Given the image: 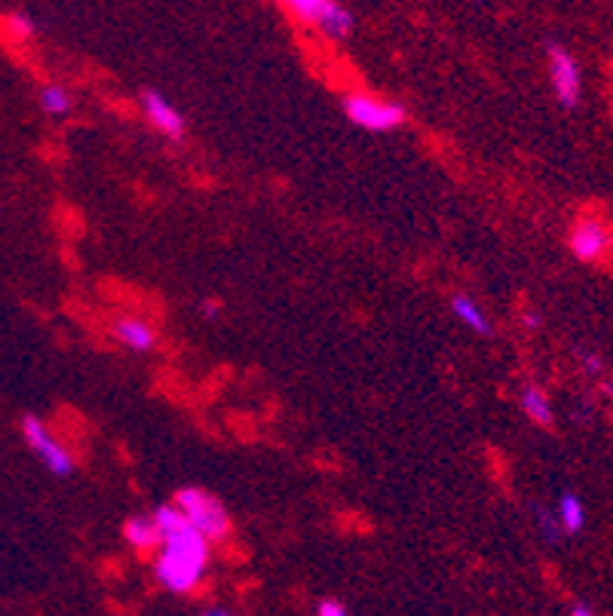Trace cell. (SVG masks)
I'll list each match as a JSON object with an SVG mask.
<instances>
[{"instance_id":"1","label":"cell","mask_w":613,"mask_h":616,"mask_svg":"<svg viewBox=\"0 0 613 616\" xmlns=\"http://www.w3.org/2000/svg\"><path fill=\"white\" fill-rule=\"evenodd\" d=\"M212 565V540H206L191 521L163 534L154 553V579L169 595H194L206 583Z\"/></svg>"},{"instance_id":"2","label":"cell","mask_w":613,"mask_h":616,"mask_svg":"<svg viewBox=\"0 0 613 616\" xmlns=\"http://www.w3.org/2000/svg\"><path fill=\"white\" fill-rule=\"evenodd\" d=\"M343 117L362 129V133H374V136H387L408 124V111L402 101L383 99V96H371V92H347L341 99Z\"/></svg>"},{"instance_id":"3","label":"cell","mask_w":613,"mask_h":616,"mask_svg":"<svg viewBox=\"0 0 613 616\" xmlns=\"http://www.w3.org/2000/svg\"><path fill=\"white\" fill-rule=\"evenodd\" d=\"M172 500L178 503L184 518H187V521H191V525H194L206 540H212V546H215V542H224L227 537H231V530H233L231 512H227L218 497H215V493H208L206 488H194V485H187V488H182V491L175 493Z\"/></svg>"},{"instance_id":"4","label":"cell","mask_w":613,"mask_h":616,"mask_svg":"<svg viewBox=\"0 0 613 616\" xmlns=\"http://www.w3.org/2000/svg\"><path fill=\"white\" fill-rule=\"evenodd\" d=\"M19 430H22L25 444L35 454L37 463L47 469V472H52L56 479H71L74 472H77V457H74L71 448L61 442L56 432L49 430L47 420L37 418V414H25Z\"/></svg>"},{"instance_id":"5","label":"cell","mask_w":613,"mask_h":616,"mask_svg":"<svg viewBox=\"0 0 613 616\" xmlns=\"http://www.w3.org/2000/svg\"><path fill=\"white\" fill-rule=\"evenodd\" d=\"M282 7L304 26L317 28L322 38L350 40L356 31V16L341 0H280Z\"/></svg>"},{"instance_id":"6","label":"cell","mask_w":613,"mask_h":616,"mask_svg":"<svg viewBox=\"0 0 613 616\" xmlns=\"http://www.w3.org/2000/svg\"><path fill=\"white\" fill-rule=\"evenodd\" d=\"M546 65H549V84L555 92V101L574 111L576 105L583 101V71L571 52L564 50L562 43H549L546 47Z\"/></svg>"},{"instance_id":"7","label":"cell","mask_w":613,"mask_h":616,"mask_svg":"<svg viewBox=\"0 0 613 616\" xmlns=\"http://www.w3.org/2000/svg\"><path fill=\"white\" fill-rule=\"evenodd\" d=\"M138 108H142V117L147 120V126L163 136L172 145H182L187 138V117L182 114V108L169 101L159 89H145L138 96Z\"/></svg>"},{"instance_id":"8","label":"cell","mask_w":613,"mask_h":616,"mask_svg":"<svg viewBox=\"0 0 613 616\" xmlns=\"http://www.w3.org/2000/svg\"><path fill=\"white\" fill-rule=\"evenodd\" d=\"M567 246H571L576 261H583V264H595V261H601L607 252H611V231H607V224L604 222L586 215V218H580V222L571 227Z\"/></svg>"},{"instance_id":"9","label":"cell","mask_w":613,"mask_h":616,"mask_svg":"<svg viewBox=\"0 0 613 616\" xmlns=\"http://www.w3.org/2000/svg\"><path fill=\"white\" fill-rule=\"evenodd\" d=\"M110 338H114L123 350L138 353V356L154 353L159 344L157 329L147 320H142V316H120V320L110 322Z\"/></svg>"},{"instance_id":"10","label":"cell","mask_w":613,"mask_h":616,"mask_svg":"<svg viewBox=\"0 0 613 616\" xmlns=\"http://www.w3.org/2000/svg\"><path fill=\"white\" fill-rule=\"evenodd\" d=\"M448 310H451V316L464 329H469L473 334H478V338H490L494 334V322H490V316L485 313V307L478 304L476 297L464 295V292H457V295H451V301H448Z\"/></svg>"},{"instance_id":"11","label":"cell","mask_w":613,"mask_h":616,"mask_svg":"<svg viewBox=\"0 0 613 616\" xmlns=\"http://www.w3.org/2000/svg\"><path fill=\"white\" fill-rule=\"evenodd\" d=\"M518 408H522V414H525L534 427H539V430H552L555 414H552L549 395H546V390H543L539 383H522V390H518Z\"/></svg>"},{"instance_id":"12","label":"cell","mask_w":613,"mask_h":616,"mask_svg":"<svg viewBox=\"0 0 613 616\" xmlns=\"http://www.w3.org/2000/svg\"><path fill=\"white\" fill-rule=\"evenodd\" d=\"M123 540H126V546H129L133 553L150 555L157 553L163 534H159L154 516H133L126 518V525H123Z\"/></svg>"},{"instance_id":"13","label":"cell","mask_w":613,"mask_h":616,"mask_svg":"<svg viewBox=\"0 0 613 616\" xmlns=\"http://www.w3.org/2000/svg\"><path fill=\"white\" fill-rule=\"evenodd\" d=\"M37 108L49 120H65L74 114V96L65 84H43L37 89Z\"/></svg>"},{"instance_id":"14","label":"cell","mask_w":613,"mask_h":616,"mask_svg":"<svg viewBox=\"0 0 613 616\" xmlns=\"http://www.w3.org/2000/svg\"><path fill=\"white\" fill-rule=\"evenodd\" d=\"M555 518H558L562 534H571V537H574V534H580V530L586 528V506H583V500H580L576 493H562Z\"/></svg>"},{"instance_id":"15","label":"cell","mask_w":613,"mask_h":616,"mask_svg":"<svg viewBox=\"0 0 613 616\" xmlns=\"http://www.w3.org/2000/svg\"><path fill=\"white\" fill-rule=\"evenodd\" d=\"M3 26H7V35H10L12 40H22V43H28V40H35L37 31H40V26H37L35 16L25 13V10L7 13V19H3Z\"/></svg>"},{"instance_id":"16","label":"cell","mask_w":613,"mask_h":616,"mask_svg":"<svg viewBox=\"0 0 613 616\" xmlns=\"http://www.w3.org/2000/svg\"><path fill=\"white\" fill-rule=\"evenodd\" d=\"M534 516H537V525H539V530H543V540L555 542V540H558V537H562V528H558V518L552 516V512H546V509H537Z\"/></svg>"},{"instance_id":"17","label":"cell","mask_w":613,"mask_h":616,"mask_svg":"<svg viewBox=\"0 0 613 616\" xmlns=\"http://www.w3.org/2000/svg\"><path fill=\"white\" fill-rule=\"evenodd\" d=\"M313 614L317 616H347V604L341 598H319L317 607H313Z\"/></svg>"},{"instance_id":"18","label":"cell","mask_w":613,"mask_h":616,"mask_svg":"<svg viewBox=\"0 0 613 616\" xmlns=\"http://www.w3.org/2000/svg\"><path fill=\"white\" fill-rule=\"evenodd\" d=\"M580 362H583V371H586L588 378H599L601 371H604V365H601V359L595 353H583Z\"/></svg>"},{"instance_id":"19","label":"cell","mask_w":613,"mask_h":616,"mask_svg":"<svg viewBox=\"0 0 613 616\" xmlns=\"http://www.w3.org/2000/svg\"><path fill=\"white\" fill-rule=\"evenodd\" d=\"M200 316H203V320H208V322H215V320H221V304L218 301H200Z\"/></svg>"},{"instance_id":"20","label":"cell","mask_w":613,"mask_h":616,"mask_svg":"<svg viewBox=\"0 0 613 616\" xmlns=\"http://www.w3.org/2000/svg\"><path fill=\"white\" fill-rule=\"evenodd\" d=\"M522 322H525V329H531V332H537L539 325H543V316H539L537 310H525V316H522Z\"/></svg>"},{"instance_id":"21","label":"cell","mask_w":613,"mask_h":616,"mask_svg":"<svg viewBox=\"0 0 613 616\" xmlns=\"http://www.w3.org/2000/svg\"><path fill=\"white\" fill-rule=\"evenodd\" d=\"M203 614H206V616H231L233 610H231V607H218V604H208Z\"/></svg>"},{"instance_id":"22","label":"cell","mask_w":613,"mask_h":616,"mask_svg":"<svg viewBox=\"0 0 613 616\" xmlns=\"http://www.w3.org/2000/svg\"><path fill=\"white\" fill-rule=\"evenodd\" d=\"M571 614L588 616V614H592V607H588V604H574V607H571Z\"/></svg>"}]
</instances>
